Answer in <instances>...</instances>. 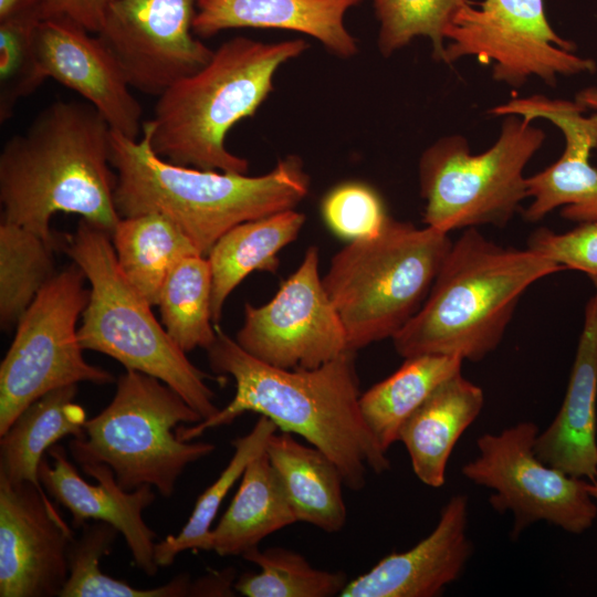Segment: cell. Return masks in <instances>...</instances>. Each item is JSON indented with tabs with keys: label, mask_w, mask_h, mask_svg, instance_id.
I'll return each mask as SVG.
<instances>
[{
	"label": "cell",
	"mask_w": 597,
	"mask_h": 597,
	"mask_svg": "<svg viewBox=\"0 0 597 597\" xmlns=\"http://www.w3.org/2000/svg\"><path fill=\"white\" fill-rule=\"evenodd\" d=\"M362 0H198L192 30L211 36L232 28H274L318 40L328 51L349 57L355 38L344 25L348 9Z\"/></svg>",
	"instance_id": "obj_21"
},
{
	"label": "cell",
	"mask_w": 597,
	"mask_h": 597,
	"mask_svg": "<svg viewBox=\"0 0 597 597\" xmlns=\"http://www.w3.org/2000/svg\"><path fill=\"white\" fill-rule=\"evenodd\" d=\"M85 280L75 263L57 272L19 320L0 365V436L54 389L114 381L109 371L85 360L78 342L76 323L90 297Z\"/></svg>",
	"instance_id": "obj_10"
},
{
	"label": "cell",
	"mask_w": 597,
	"mask_h": 597,
	"mask_svg": "<svg viewBox=\"0 0 597 597\" xmlns=\"http://www.w3.org/2000/svg\"><path fill=\"white\" fill-rule=\"evenodd\" d=\"M149 122L142 137L129 139L111 129V164L121 218L157 212L176 223L206 255L233 227L295 209L307 196L310 177L297 156H287L268 174L203 170L174 165L151 147Z\"/></svg>",
	"instance_id": "obj_3"
},
{
	"label": "cell",
	"mask_w": 597,
	"mask_h": 597,
	"mask_svg": "<svg viewBox=\"0 0 597 597\" xmlns=\"http://www.w3.org/2000/svg\"><path fill=\"white\" fill-rule=\"evenodd\" d=\"M88 33L67 18H44L34 34L42 71L92 104L113 132L138 139L142 106L116 59L98 36Z\"/></svg>",
	"instance_id": "obj_17"
},
{
	"label": "cell",
	"mask_w": 597,
	"mask_h": 597,
	"mask_svg": "<svg viewBox=\"0 0 597 597\" xmlns=\"http://www.w3.org/2000/svg\"><path fill=\"white\" fill-rule=\"evenodd\" d=\"M80 537L69 548V578L60 597H192L203 596L201 578L179 574L169 583L142 589L103 573L100 561L107 556L119 533L113 525L85 523Z\"/></svg>",
	"instance_id": "obj_29"
},
{
	"label": "cell",
	"mask_w": 597,
	"mask_h": 597,
	"mask_svg": "<svg viewBox=\"0 0 597 597\" xmlns=\"http://www.w3.org/2000/svg\"><path fill=\"white\" fill-rule=\"evenodd\" d=\"M586 109L578 101L533 95L512 98L490 111L500 116L547 119L563 133L565 147L561 157L526 178L527 197L532 198L524 210L527 221H538L559 207L562 217L567 220L579 223L597 221V168L589 161L593 149L597 147V112L585 116Z\"/></svg>",
	"instance_id": "obj_16"
},
{
	"label": "cell",
	"mask_w": 597,
	"mask_h": 597,
	"mask_svg": "<svg viewBox=\"0 0 597 597\" xmlns=\"http://www.w3.org/2000/svg\"><path fill=\"white\" fill-rule=\"evenodd\" d=\"M211 292V268L202 254L181 258L165 280L157 302L161 324L185 353L207 349L216 338Z\"/></svg>",
	"instance_id": "obj_30"
},
{
	"label": "cell",
	"mask_w": 597,
	"mask_h": 597,
	"mask_svg": "<svg viewBox=\"0 0 597 597\" xmlns=\"http://www.w3.org/2000/svg\"><path fill=\"white\" fill-rule=\"evenodd\" d=\"M198 0H113L97 31L132 88L159 96L213 51L191 34Z\"/></svg>",
	"instance_id": "obj_14"
},
{
	"label": "cell",
	"mask_w": 597,
	"mask_h": 597,
	"mask_svg": "<svg viewBox=\"0 0 597 597\" xmlns=\"http://www.w3.org/2000/svg\"><path fill=\"white\" fill-rule=\"evenodd\" d=\"M111 240L122 274L150 305H157L172 266L184 256L201 254L176 223L157 212L121 218Z\"/></svg>",
	"instance_id": "obj_28"
},
{
	"label": "cell",
	"mask_w": 597,
	"mask_h": 597,
	"mask_svg": "<svg viewBox=\"0 0 597 597\" xmlns=\"http://www.w3.org/2000/svg\"><path fill=\"white\" fill-rule=\"evenodd\" d=\"M565 270L526 248H503L476 228L452 242L416 314L391 338L404 358L452 355L480 362L501 343L524 292Z\"/></svg>",
	"instance_id": "obj_4"
},
{
	"label": "cell",
	"mask_w": 597,
	"mask_h": 597,
	"mask_svg": "<svg viewBox=\"0 0 597 597\" xmlns=\"http://www.w3.org/2000/svg\"><path fill=\"white\" fill-rule=\"evenodd\" d=\"M452 244L449 233L388 217L374 237L332 258L323 285L355 352L392 338L426 300Z\"/></svg>",
	"instance_id": "obj_7"
},
{
	"label": "cell",
	"mask_w": 597,
	"mask_h": 597,
	"mask_svg": "<svg viewBox=\"0 0 597 597\" xmlns=\"http://www.w3.org/2000/svg\"><path fill=\"white\" fill-rule=\"evenodd\" d=\"M113 0H44L48 17L67 18L88 32L97 33Z\"/></svg>",
	"instance_id": "obj_38"
},
{
	"label": "cell",
	"mask_w": 597,
	"mask_h": 597,
	"mask_svg": "<svg viewBox=\"0 0 597 597\" xmlns=\"http://www.w3.org/2000/svg\"><path fill=\"white\" fill-rule=\"evenodd\" d=\"M329 229L349 241L376 235L388 216L375 190L362 182H345L331 190L322 202Z\"/></svg>",
	"instance_id": "obj_36"
},
{
	"label": "cell",
	"mask_w": 597,
	"mask_h": 597,
	"mask_svg": "<svg viewBox=\"0 0 597 597\" xmlns=\"http://www.w3.org/2000/svg\"><path fill=\"white\" fill-rule=\"evenodd\" d=\"M116 182L105 118L86 101H55L2 147L1 222L54 240L51 219L65 212L111 235Z\"/></svg>",
	"instance_id": "obj_2"
},
{
	"label": "cell",
	"mask_w": 597,
	"mask_h": 597,
	"mask_svg": "<svg viewBox=\"0 0 597 597\" xmlns=\"http://www.w3.org/2000/svg\"><path fill=\"white\" fill-rule=\"evenodd\" d=\"M48 454L53 465L43 458L39 479L48 494L69 510L72 525L82 527L90 520L113 525L123 534L134 564L146 575H156L159 568L155 562L156 533L143 519V511L156 500L154 488L142 485L126 491L107 464H82L83 472L97 481L91 484L78 474L63 446L55 443Z\"/></svg>",
	"instance_id": "obj_18"
},
{
	"label": "cell",
	"mask_w": 597,
	"mask_h": 597,
	"mask_svg": "<svg viewBox=\"0 0 597 597\" xmlns=\"http://www.w3.org/2000/svg\"><path fill=\"white\" fill-rule=\"evenodd\" d=\"M202 420L168 385L128 369L117 379L109 405L86 420L83 437L73 438L69 449L80 465L107 464L126 491L150 485L170 498L187 465L216 448L209 442L182 441L174 429Z\"/></svg>",
	"instance_id": "obj_8"
},
{
	"label": "cell",
	"mask_w": 597,
	"mask_h": 597,
	"mask_svg": "<svg viewBox=\"0 0 597 597\" xmlns=\"http://www.w3.org/2000/svg\"><path fill=\"white\" fill-rule=\"evenodd\" d=\"M297 522L282 482L265 453L247 467L228 510L210 532V551L242 556L268 535Z\"/></svg>",
	"instance_id": "obj_25"
},
{
	"label": "cell",
	"mask_w": 597,
	"mask_h": 597,
	"mask_svg": "<svg viewBox=\"0 0 597 597\" xmlns=\"http://www.w3.org/2000/svg\"><path fill=\"white\" fill-rule=\"evenodd\" d=\"M46 17L44 0H38L0 20L1 123L9 121L18 102L46 78L34 43L35 29Z\"/></svg>",
	"instance_id": "obj_34"
},
{
	"label": "cell",
	"mask_w": 597,
	"mask_h": 597,
	"mask_svg": "<svg viewBox=\"0 0 597 597\" xmlns=\"http://www.w3.org/2000/svg\"><path fill=\"white\" fill-rule=\"evenodd\" d=\"M469 0H374L380 22L378 48L383 55L425 35L432 42L433 57L446 59V31L458 10Z\"/></svg>",
	"instance_id": "obj_35"
},
{
	"label": "cell",
	"mask_w": 597,
	"mask_h": 597,
	"mask_svg": "<svg viewBox=\"0 0 597 597\" xmlns=\"http://www.w3.org/2000/svg\"><path fill=\"white\" fill-rule=\"evenodd\" d=\"M38 0H0V20L28 7Z\"/></svg>",
	"instance_id": "obj_39"
},
{
	"label": "cell",
	"mask_w": 597,
	"mask_h": 597,
	"mask_svg": "<svg viewBox=\"0 0 597 597\" xmlns=\"http://www.w3.org/2000/svg\"><path fill=\"white\" fill-rule=\"evenodd\" d=\"M534 422H519L476 440L479 455L462 467V474L493 491L491 506L513 513L516 537L544 521L572 534H582L597 517V503L588 481L543 462L535 453L538 436Z\"/></svg>",
	"instance_id": "obj_11"
},
{
	"label": "cell",
	"mask_w": 597,
	"mask_h": 597,
	"mask_svg": "<svg viewBox=\"0 0 597 597\" xmlns=\"http://www.w3.org/2000/svg\"><path fill=\"white\" fill-rule=\"evenodd\" d=\"M307 48L303 40L244 36L222 43L203 67L158 96L148 121L154 151L178 166L247 174L249 163L227 149V134L263 103L276 70Z\"/></svg>",
	"instance_id": "obj_5"
},
{
	"label": "cell",
	"mask_w": 597,
	"mask_h": 597,
	"mask_svg": "<svg viewBox=\"0 0 597 597\" xmlns=\"http://www.w3.org/2000/svg\"><path fill=\"white\" fill-rule=\"evenodd\" d=\"M73 531L45 491L0 475V596H59Z\"/></svg>",
	"instance_id": "obj_15"
},
{
	"label": "cell",
	"mask_w": 597,
	"mask_h": 597,
	"mask_svg": "<svg viewBox=\"0 0 597 597\" xmlns=\"http://www.w3.org/2000/svg\"><path fill=\"white\" fill-rule=\"evenodd\" d=\"M588 491H589V494L591 495V498L597 503V476L595 478L594 481L588 483Z\"/></svg>",
	"instance_id": "obj_41"
},
{
	"label": "cell",
	"mask_w": 597,
	"mask_h": 597,
	"mask_svg": "<svg viewBox=\"0 0 597 597\" xmlns=\"http://www.w3.org/2000/svg\"><path fill=\"white\" fill-rule=\"evenodd\" d=\"M462 363L452 355L407 357L395 373L360 395L363 418L385 452L398 441L407 419L438 387L461 373Z\"/></svg>",
	"instance_id": "obj_27"
},
{
	"label": "cell",
	"mask_w": 597,
	"mask_h": 597,
	"mask_svg": "<svg viewBox=\"0 0 597 597\" xmlns=\"http://www.w3.org/2000/svg\"><path fill=\"white\" fill-rule=\"evenodd\" d=\"M276 430L277 427L269 418L260 416L248 434L231 442L234 449L232 458L219 478L198 496L182 530L156 543L155 562L158 567H168L185 551H210L211 524L223 499L249 463L265 451L270 436Z\"/></svg>",
	"instance_id": "obj_32"
},
{
	"label": "cell",
	"mask_w": 597,
	"mask_h": 597,
	"mask_svg": "<svg viewBox=\"0 0 597 597\" xmlns=\"http://www.w3.org/2000/svg\"><path fill=\"white\" fill-rule=\"evenodd\" d=\"M597 291L585 306L584 324L562 406L538 433L536 455L567 474L597 476Z\"/></svg>",
	"instance_id": "obj_20"
},
{
	"label": "cell",
	"mask_w": 597,
	"mask_h": 597,
	"mask_svg": "<svg viewBox=\"0 0 597 597\" xmlns=\"http://www.w3.org/2000/svg\"><path fill=\"white\" fill-rule=\"evenodd\" d=\"M295 209L242 222L227 231L207 254L212 273L211 311L218 324L233 290L252 272L275 273L279 252L293 242L305 223Z\"/></svg>",
	"instance_id": "obj_24"
},
{
	"label": "cell",
	"mask_w": 597,
	"mask_h": 597,
	"mask_svg": "<svg viewBox=\"0 0 597 597\" xmlns=\"http://www.w3.org/2000/svg\"><path fill=\"white\" fill-rule=\"evenodd\" d=\"M77 385L54 389L25 408L0 436V475L10 482H31L43 489L39 468L44 452L66 436L81 438L87 420L74 402Z\"/></svg>",
	"instance_id": "obj_26"
},
{
	"label": "cell",
	"mask_w": 597,
	"mask_h": 597,
	"mask_svg": "<svg viewBox=\"0 0 597 597\" xmlns=\"http://www.w3.org/2000/svg\"><path fill=\"white\" fill-rule=\"evenodd\" d=\"M62 248L90 283L88 302L77 328L82 348L105 354L126 370L158 378L202 419L212 417L219 408L207 385L211 377L189 360L155 318L153 305L124 277L111 235L81 220Z\"/></svg>",
	"instance_id": "obj_6"
},
{
	"label": "cell",
	"mask_w": 597,
	"mask_h": 597,
	"mask_svg": "<svg viewBox=\"0 0 597 597\" xmlns=\"http://www.w3.org/2000/svg\"><path fill=\"white\" fill-rule=\"evenodd\" d=\"M484 405L481 387L458 374L444 381L407 419L399 432L412 471L426 485L444 484L452 450Z\"/></svg>",
	"instance_id": "obj_22"
},
{
	"label": "cell",
	"mask_w": 597,
	"mask_h": 597,
	"mask_svg": "<svg viewBox=\"0 0 597 597\" xmlns=\"http://www.w3.org/2000/svg\"><path fill=\"white\" fill-rule=\"evenodd\" d=\"M216 338L206 349L213 373L233 378L232 400L212 417L176 436L191 441L206 430L228 426L244 412L269 418L281 431L303 437L339 469L344 483L360 490L367 471L376 474L390 462L359 407L355 352H346L315 368H280L248 354L216 324Z\"/></svg>",
	"instance_id": "obj_1"
},
{
	"label": "cell",
	"mask_w": 597,
	"mask_h": 597,
	"mask_svg": "<svg viewBox=\"0 0 597 597\" xmlns=\"http://www.w3.org/2000/svg\"><path fill=\"white\" fill-rule=\"evenodd\" d=\"M237 343L280 368H315L349 352L347 336L320 275L316 245L265 304L244 305ZM352 352V350H350Z\"/></svg>",
	"instance_id": "obj_13"
},
{
	"label": "cell",
	"mask_w": 597,
	"mask_h": 597,
	"mask_svg": "<svg viewBox=\"0 0 597 597\" xmlns=\"http://www.w3.org/2000/svg\"><path fill=\"white\" fill-rule=\"evenodd\" d=\"M60 238L48 240L22 227L0 224V325L17 326L44 285L56 274Z\"/></svg>",
	"instance_id": "obj_31"
},
{
	"label": "cell",
	"mask_w": 597,
	"mask_h": 597,
	"mask_svg": "<svg viewBox=\"0 0 597 597\" xmlns=\"http://www.w3.org/2000/svg\"><path fill=\"white\" fill-rule=\"evenodd\" d=\"M265 453L277 473L297 522L324 532H339L346 523L344 480L338 467L320 449L282 431L272 433Z\"/></svg>",
	"instance_id": "obj_23"
},
{
	"label": "cell",
	"mask_w": 597,
	"mask_h": 597,
	"mask_svg": "<svg viewBox=\"0 0 597 597\" xmlns=\"http://www.w3.org/2000/svg\"><path fill=\"white\" fill-rule=\"evenodd\" d=\"M444 62L474 56L492 66L493 78L521 86L531 76L554 85L557 76L594 72L596 64L574 53L575 44L551 27L543 0H470L446 31Z\"/></svg>",
	"instance_id": "obj_12"
},
{
	"label": "cell",
	"mask_w": 597,
	"mask_h": 597,
	"mask_svg": "<svg viewBox=\"0 0 597 597\" xmlns=\"http://www.w3.org/2000/svg\"><path fill=\"white\" fill-rule=\"evenodd\" d=\"M544 139L531 119L506 115L498 140L481 154H472L462 136L437 140L419 161L425 226L446 233L504 227L527 198L523 172Z\"/></svg>",
	"instance_id": "obj_9"
},
{
	"label": "cell",
	"mask_w": 597,
	"mask_h": 597,
	"mask_svg": "<svg viewBox=\"0 0 597 597\" xmlns=\"http://www.w3.org/2000/svg\"><path fill=\"white\" fill-rule=\"evenodd\" d=\"M527 248L562 265L585 273L597 291V221L556 233L547 228L533 232Z\"/></svg>",
	"instance_id": "obj_37"
},
{
	"label": "cell",
	"mask_w": 597,
	"mask_h": 597,
	"mask_svg": "<svg viewBox=\"0 0 597 597\" xmlns=\"http://www.w3.org/2000/svg\"><path fill=\"white\" fill-rule=\"evenodd\" d=\"M576 101L585 105L587 108L597 111V87H589L578 93Z\"/></svg>",
	"instance_id": "obj_40"
},
{
	"label": "cell",
	"mask_w": 597,
	"mask_h": 597,
	"mask_svg": "<svg viewBox=\"0 0 597 597\" xmlns=\"http://www.w3.org/2000/svg\"><path fill=\"white\" fill-rule=\"evenodd\" d=\"M242 557L260 568L234 582V590L247 597L339 596L347 584L345 573L317 569L301 554L283 547H254Z\"/></svg>",
	"instance_id": "obj_33"
},
{
	"label": "cell",
	"mask_w": 597,
	"mask_h": 597,
	"mask_svg": "<svg viewBox=\"0 0 597 597\" xmlns=\"http://www.w3.org/2000/svg\"><path fill=\"white\" fill-rule=\"evenodd\" d=\"M468 498L453 495L433 531L410 549L392 552L348 582L342 597H434L457 580L472 551Z\"/></svg>",
	"instance_id": "obj_19"
}]
</instances>
